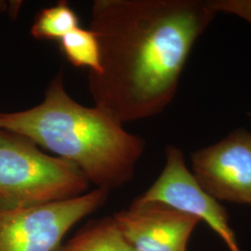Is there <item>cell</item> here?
Instances as JSON below:
<instances>
[{"mask_svg": "<svg viewBox=\"0 0 251 251\" xmlns=\"http://www.w3.org/2000/svg\"><path fill=\"white\" fill-rule=\"evenodd\" d=\"M64 57L76 67H89L90 73L100 74V46L95 34L80 26L72 30L59 41Z\"/></svg>", "mask_w": 251, "mask_h": 251, "instance_id": "cell-10", "label": "cell"}, {"mask_svg": "<svg viewBox=\"0 0 251 251\" xmlns=\"http://www.w3.org/2000/svg\"><path fill=\"white\" fill-rule=\"evenodd\" d=\"M0 129L21 135L80 170L97 188L123 186L132 179L145 148L142 137L99 108L76 102L64 87L63 72L49 84L35 107L0 113Z\"/></svg>", "mask_w": 251, "mask_h": 251, "instance_id": "cell-2", "label": "cell"}, {"mask_svg": "<svg viewBox=\"0 0 251 251\" xmlns=\"http://www.w3.org/2000/svg\"><path fill=\"white\" fill-rule=\"evenodd\" d=\"M216 13L237 16L251 25V0H209Z\"/></svg>", "mask_w": 251, "mask_h": 251, "instance_id": "cell-11", "label": "cell"}, {"mask_svg": "<svg viewBox=\"0 0 251 251\" xmlns=\"http://www.w3.org/2000/svg\"><path fill=\"white\" fill-rule=\"evenodd\" d=\"M133 203H160L195 216L220 236L229 233L231 229L226 210L202 188L189 171L183 152L174 145L166 147V164L159 177Z\"/></svg>", "mask_w": 251, "mask_h": 251, "instance_id": "cell-6", "label": "cell"}, {"mask_svg": "<svg viewBox=\"0 0 251 251\" xmlns=\"http://www.w3.org/2000/svg\"><path fill=\"white\" fill-rule=\"evenodd\" d=\"M90 181L71 162L41 152L26 138L0 129V209L80 197Z\"/></svg>", "mask_w": 251, "mask_h": 251, "instance_id": "cell-3", "label": "cell"}, {"mask_svg": "<svg viewBox=\"0 0 251 251\" xmlns=\"http://www.w3.org/2000/svg\"><path fill=\"white\" fill-rule=\"evenodd\" d=\"M216 15L209 0H95L90 29L101 70L88 79L95 106L122 124L161 113Z\"/></svg>", "mask_w": 251, "mask_h": 251, "instance_id": "cell-1", "label": "cell"}, {"mask_svg": "<svg viewBox=\"0 0 251 251\" xmlns=\"http://www.w3.org/2000/svg\"><path fill=\"white\" fill-rule=\"evenodd\" d=\"M7 9H8V4H7V2L0 0V13L6 11Z\"/></svg>", "mask_w": 251, "mask_h": 251, "instance_id": "cell-12", "label": "cell"}, {"mask_svg": "<svg viewBox=\"0 0 251 251\" xmlns=\"http://www.w3.org/2000/svg\"><path fill=\"white\" fill-rule=\"evenodd\" d=\"M113 219L134 251H186L191 233L200 222L160 203H132Z\"/></svg>", "mask_w": 251, "mask_h": 251, "instance_id": "cell-7", "label": "cell"}, {"mask_svg": "<svg viewBox=\"0 0 251 251\" xmlns=\"http://www.w3.org/2000/svg\"></svg>", "mask_w": 251, "mask_h": 251, "instance_id": "cell-13", "label": "cell"}, {"mask_svg": "<svg viewBox=\"0 0 251 251\" xmlns=\"http://www.w3.org/2000/svg\"><path fill=\"white\" fill-rule=\"evenodd\" d=\"M79 27V18L67 1L41 9L31 27V35L37 40H61L72 30Z\"/></svg>", "mask_w": 251, "mask_h": 251, "instance_id": "cell-9", "label": "cell"}, {"mask_svg": "<svg viewBox=\"0 0 251 251\" xmlns=\"http://www.w3.org/2000/svg\"><path fill=\"white\" fill-rule=\"evenodd\" d=\"M55 251H134L113 217L91 222Z\"/></svg>", "mask_w": 251, "mask_h": 251, "instance_id": "cell-8", "label": "cell"}, {"mask_svg": "<svg viewBox=\"0 0 251 251\" xmlns=\"http://www.w3.org/2000/svg\"><path fill=\"white\" fill-rule=\"evenodd\" d=\"M193 174L216 200L251 205V132L235 129L192 154Z\"/></svg>", "mask_w": 251, "mask_h": 251, "instance_id": "cell-5", "label": "cell"}, {"mask_svg": "<svg viewBox=\"0 0 251 251\" xmlns=\"http://www.w3.org/2000/svg\"><path fill=\"white\" fill-rule=\"evenodd\" d=\"M109 193L96 188L60 202L0 209V251H56L74 225L104 205Z\"/></svg>", "mask_w": 251, "mask_h": 251, "instance_id": "cell-4", "label": "cell"}]
</instances>
